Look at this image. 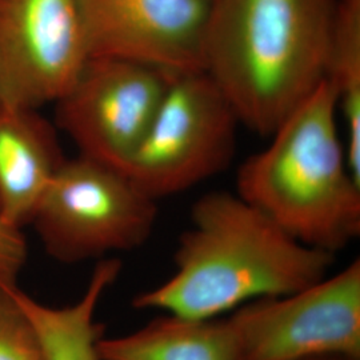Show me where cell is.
<instances>
[{"mask_svg": "<svg viewBox=\"0 0 360 360\" xmlns=\"http://www.w3.org/2000/svg\"><path fill=\"white\" fill-rule=\"evenodd\" d=\"M338 0H211L205 71L240 124L270 136L314 90Z\"/></svg>", "mask_w": 360, "mask_h": 360, "instance_id": "obj_2", "label": "cell"}, {"mask_svg": "<svg viewBox=\"0 0 360 360\" xmlns=\"http://www.w3.org/2000/svg\"><path fill=\"white\" fill-rule=\"evenodd\" d=\"M334 90L321 83L238 171L236 195L297 242L336 255L360 235V181L338 129Z\"/></svg>", "mask_w": 360, "mask_h": 360, "instance_id": "obj_3", "label": "cell"}, {"mask_svg": "<svg viewBox=\"0 0 360 360\" xmlns=\"http://www.w3.org/2000/svg\"><path fill=\"white\" fill-rule=\"evenodd\" d=\"M334 262V254L297 242L236 193H206L180 236L174 274L135 296L132 306L212 319L318 283Z\"/></svg>", "mask_w": 360, "mask_h": 360, "instance_id": "obj_1", "label": "cell"}, {"mask_svg": "<svg viewBox=\"0 0 360 360\" xmlns=\"http://www.w3.org/2000/svg\"><path fill=\"white\" fill-rule=\"evenodd\" d=\"M309 360H360V359H351V358H339V356H328V358H316V359Z\"/></svg>", "mask_w": 360, "mask_h": 360, "instance_id": "obj_16", "label": "cell"}, {"mask_svg": "<svg viewBox=\"0 0 360 360\" xmlns=\"http://www.w3.org/2000/svg\"><path fill=\"white\" fill-rule=\"evenodd\" d=\"M158 202L117 166L65 159L31 220L46 252L65 264L132 251L153 235Z\"/></svg>", "mask_w": 360, "mask_h": 360, "instance_id": "obj_4", "label": "cell"}, {"mask_svg": "<svg viewBox=\"0 0 360 360\" xmlns=\"http://www.w3.org/2000/svg\"><path fill=\"white\" fill-rule=\"evenodd\" d=\"M90 53L77 0H0V102L40 110L75 83Z\"/></svg>", "mask_w": 360, "mask_h": 360, "instance_id": "obj_8", "label": "cell"}, {"mask_svg": "<svg viewBox=\"0 0 360 360\" xmlns=\"http://www.w3.org/2000/svg\"><path fill=\"white\" fill-rule=\"evenodd\" d=\"M90 56L205 70L211 0H77Z\"/></svg>", "mask_w": 360, "mask_h": 360, "instance_id": "obj_9", "label": "cell"}, {"mask_svg": "<svg viewBox=\"0 0 360 360\" xmlns=\"http://www.w3.org/2000/svg\"><path fill=\"white\" fill-rule=\"evenodd\" d=\"M346 124L345 147L352 175L360 181V0H338L324 75Z\"/></svg>", "mask_w": 360, "mask_h": 360, "instance_id": "obj_13", "label": "cell"}, {"mask_svg": "<svg viewBox=\"0 0 360 360\" xmlns=\"http://www.w3.org/2000/svg\"><path fill=\"white\" fill-rule=\"evenodd\" d=\"M65 159L56 126L39 110L0 102V220L30 226Z\"/></svg>", "mask_w": 360, "mask_h": 360, "instance_id": "obj_10", "label": "cell"}, {"mask_svg": "<svg viewBox=\"0 0 360 360\" xmlns=\"http://www.w3.org/2000/svg\"><path fill=\"white\" fill-rule=\"evenodd\" d=\"M229 319L242 360L360 359V260L300 291L251 300Z\"/></svg>", "mask_w": 360, "mask_h": 360, "instance_id": "obj_6", "label": "cell"}, {"mask_svg": "<svg viewBox=\"0 0 360 360\" xmlns=\"http://www.w3.org/2000/svg\"><path fill=\"white\" fill-rule=\"evenodd\" d=\"M27 239L22 230L0 220V284L18 287L27 262Z\"/></svg>", "mask_w": 360, "mask_h": 360, "instance_id": "obj_15", "label": "cell"}, {"mask_svg": "<svg viewBox=\"0 0 360 360\" xmlns=\"http://www.w3.org/2000/svg\"><path fill=\"white\" fill-rule=\"evenodd\" d=\"M99 360H242L229 318L163 314L124 336L98 342Z\"/></svg>", "mask_w": 360, "mask_h": 360, "instance_id": "obj_11", "label": "cell"}, {"mask_svg": "<svg viewBox=\"0 0 360 360\" xmlns=\"http://www.w3.org/2000/svg\"><path fill=\"white\" fill-rule=\"evenodd\" d=\"M176 74L136 60L90 56L55 102V126L79 155L123 167L150 129Z\"/></svg>", "mask_w": 360, "mask_h": 360, "instance_id": "obj_7", "label": "cell"}, {"mask_svg": "<svg viewBox=\"0 0 360 360\" xmlns=\"http://www.w3.org/2000/svg\"><path fill=\"white\" fill-rule=\"evenodd\" d=\"M239 124L230 101L205 70L176 74L122 169L156 202L187 191L229 167Z\"/></svg>", "mask_w": 360, "mask_h": 360, "instance_id": "obj_5", "label": "cell"}, {"mask_svg": "<svg viewBox=\"0 0 360 360\" xmlns=\"http://www.w3.org/2000/svg\"><path fill=\"white\" fill-rule=\"evenodd\" d=\"M16 291L18 287L0 284V360H50Z\"/></svg>", "mask_w": 360, "mask_h": 360, "instance_id": "obj_14", "label": "cell"}, {"mask_svg": "<svg viewBox=\"0 0 360 360\" xmlns=\"http://www.w3.org/2000/svg\"><path fill=\"white\" fill-rule=\"evenodd\" d=\"M120 270L119 259H102L92 272L84 294L65 307L44 306L18 288V300L35 324L50 360H99L98 342L104 328L95 322V314Z\"/></svg>", "mask_w": 360, "mask_h": 360, "instance_id": "obj_12", "label": "cell"}]
</instances>
